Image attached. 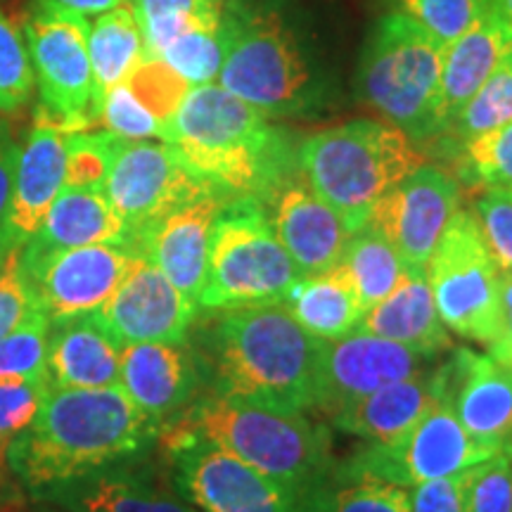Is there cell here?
<instances>
[{
	"label": "cell",
	"instance_id": "obj_32",
	"mask_svg": "<svg viewBox=\"0 0 512 512\" xmlns=\"http://www.w3.org/2000/svg\"><path fill=\"white\" fill-rule=\"evenodd\" d=\"M228 50V22L197 24L171 38L155 57L169 64L190 86L216 83Z\"/></svg>",
	"mask_w": 512,
	"mask_h": 512
},
{
	"label": "cell",
	"instance_id": "obj_26",
	"mask_svg": "<svg viewBox=\"0 0 512 512\" xmlns=\"http://www.w3.org/2000/svg\"><path fill=\"white\" fill-rule=\"evenodd\" d=\"M437 399V375L422 368L411 377L384 384L375 392L361 396L332 415V420L342 432L366 439L370 444L392 446L418 425V420Z\"/></svg>",
	"mask_w": 512,
	"mask_h": 512
},
{
	"label": "cell",
	"instance_id": "obj_22",
	"mask_svg": "<svg viewBox=\"0 0 512 512\" xmlns=\"http://www.w3.org/2000/svg\"><path fill=\"white\" fill-rule=\"evenodd\" d=\"M119 389L159 425L181 411L195 394V358L183 342L124 344Z\"/></svg>",
	"mask_w": 512,
	"mask_h": 512
},
{
	"label": "cell",
	"instance_id": "obj_16",
	"mask_svg": "<svg viewBox=\"0 0 512 512\" xmlns=\"http://www.w3.org/2000/svg\"><path fill=\"white\" fill-rule=\"evenodd\" d=\"M425 361L418 351L363 330L323 342L313 408L335 415L384 384L415 375Z\"/></svg>",
	"mask_w": 512,
	"mask_h": 512
},
{
	"label": "cell",
	"instance_id": "obj_27",
	"mask_svg": "<svg viewBox=\"0 0 512 512\" xmlns=\"http://www.w3.org/2000/svg\"><path fill=\"white\" fill-rule=\"evenodd\" d=\"M358 330L403 344L427 358L451 347L425 271H408L389 297L363 313Z\"/></svg>",
	"mask_w": 512,
	"mask_h": 512
},
{
	"label": "cell",
	"instance_id": "obj_31",
	"mask_svg": "<svg viewBox=\"0 0 512 512\" xmlns=\"http://www.w3.org/2000/svg\"><path fill=\"white\" fill-rule=\"evenodd\" d=\"M339 266L347 271L358 294V302L366 311L389 297L411 271L403 264L392 242L370 226H363L351 235Z\"/></svg>",
	"mask_w": 512,
	"mask_h": 512
},
{
	"label": "cell",
	"instance_id": "obj_53",
	"mask_svg": "<svg viewBox=\"0 0 512 512\" xmlns=\"http://www.w3.org/2000/svg\"><path fill=\"white\" fill-rule=\"evenodd\" d=\"M3 460H5V448H0V489H3Z\"/></svg>",
	"mask_w": 512,
	"mask_h": 512
},
{
	"label": "cell",
	"instance_id": "obj_17",
	"mask_svg": "<svg viewBox=\"0 0 512 512\" xmlns=\"http://www.w3.org/2000/svg\"><path fill=\"white\" fill-rule=\"evenodd\" d=\"M275 238L292 256L302 275L328 273L339 266L354 230L323 202L302 171L287 178L261 202Z\"/></svg>",
	"mask_w": 512,
	"mask_h": 512
},
{
	"label": "cell",
	"instance_id": "obj_1",
	"mask_svg": "<svg viewBox=\"0 0 512 512\" xmlns=\"http://www.w3.org/2000/svg\"><path fill=\"white\" fill-rule=\"evenodd\" d=\"M150 420L119 387L57 389L5 448V463L36 498L102 472L155 439Z\"/></svg>",
	"mask_w": 512,
	"mask_h": 512
},
{
	"label": "cell",
	"instance_id": "obj_37",
	"mask_svg": "<svg viewBox=\"0 0 512 512\" xmlns=\"http://www.w3.org/2000/svg\"><path fill=\"white\" fill-rule=\"evenodd\" d=\"M460 174L472 185L512 190V121L460 145Z\"/></svg>",
	"mask_w": 512,
	"mask_h": 512
},
{
	"label": "cell",
	"instance_id": "obj_29",
	"mask_svg": "<svg viewBox=\"0 0 512 512\" xmlns=\"http://www.w3.org/2000/svg\"><path fill=\"white\" fill-rule=\"evenodd\" d=\"M72 512H200L169 491L126 472H95L46 496Z\"/></svg>",
	"mask_w": 512,
	"mask_h": 512
},
{
	"label": "cell",
	"instance_id": "obj_52",
	"mask_svg": "<svg viewBox=\"0 0 512 512\" xmlns=\"http://www.w3.org/2000/svg\"><path fill=\"white\" fill-rule=\"evenodd\" d=\"M498 15L503 17V22L508 24V29L512 31V0H494Z\"/></svg>",
	"mask_w": 512,
	"mask_h": 512
},
{
	"label": "cell",
	"instance_id": "obj_15",
	"mask_svg": "<svg viewBox=\"0 0 512 512\" xmlns=\"http://www.w3.org/2000/svg\"><path fill=\"white\" fill-rule=\"evenodd\" d=\"M458 209L460 183L439 166L422 164L375 204L366 226L392 242L411 271H425Z\"/></svg>",
	"mask_w": 512,
	"mask_h": 512
},
{
	"label": "cell",
	"instance_id": "obj_20",
	"mask_svg": "<svg viewBox=\"0 0 512 512\" xmlns=\"http://www.w3.org/2000/svg\"><path fill=\"white\" fill-rule=\"evenodd\" d=\"M439 394L451 403L470 437L494 448H512V368L489 354L456 349L434 370Z\"/></svg>",
	"mask_w": 512,
	"mask_h": 512
},
{
	"label": "cell",
	"instance_id": "obj_41",
	"mask_svg": "<svg viewBox=\"0 0 512 512\" xmlns=\"http://www.w3.org/2000/svg\"><path fill=\"white\" fill-rule=\"evenodd\" d=\"M98 124L124 140H164V124L136 98L126 81L105 93L100 102Z\"/></svg>",
	"mask_w": 512,
	"mask_h": 512
},
{
	"label": "cell",
	"instance_id": "obj_48",
	"mask_svg": "<svg viewBox=\"0 0 512 512\" xmlns=\"http://www.w3.org/2000/svg\"><path fill=\"white\" fill-rule=\"evenodd\" d=\"M486 347H489V356L512 368V271L501 273L496 332Z\"/></svg>",
	"mask_w": 512,
	"mask_h": 512
},
{
	"label": "cell",
	"instance_id": "obj_44",
	"mask_svg": "<svg viewBox=\"0 0 512 512\" xmlns=\"http://www.w3.org/2000/svg\"><path fill=\"white\" fill-rule=\"evenodd\" d=\"M50 389L53 384L48 377L0 380V448H8L10 441L36 420Z\"/></svg>",
	"mask_w": 512,
	"mask_h": 512
},
{
	"label": "cell",
	"instance_id": "obj_30",
	"mask_svg": "<svg viewBox=\"0 0 512 512\" xmlns=\"http://www.w3.org/2000/svg\"><path fill=\"white\" fill-rule=\"evenodd\" d=\"M88 55H91L95 100L100 102L110 88L117 86L143 62L145 38L131 3L102 12L88 31Z\"/></svg>",
	"mask_w": 512,
	"mask_h": 512
},
{
	"label": "cell",
	"instance_id": "obj_6",
	"mask_svg": "<svg viewBox=\"0 0 512 512\" xmlns=\"http://www.w3.org/2000/svg\"><path fill=\"white\" fill-rule=\"evenodd\" d=\"M444 48L403 12L384 15L358 64L356 86L370 110L413 143L439 136L437 100Z\"/></svg>",
	"mask_w": 512,
	"mask_h": 512
},
{
	"label": "cell",
	"instance_id": "obj_14",
	"mask_svg": "<svg viewBox=\"0 0 512 512\" xmlns=\"http://www.w3.org/2000/svg\"><path fill=\"white\" fill-rule=\"evenodd\" d=\"M138 254L126 245L74 247L38 259H22L36 306L50 323L98 313L117 292Z\"/></svg>",
	"mask_w": 512,
	"mask_h": 512
},
{
	"label": "cell",
	"instance_id": "obj_5",
	"mask_svg": "<svg viewBox=\"0 0 512 512\" xmlns=\"http://www.w3.org/2000/svg\"><path fill=\"white\" fill-rule=\"evenodd\" d=\"M425 157L406 133L375 119H356L318 131L297 145V166L323 202L361 230L377 202Z\"/></svg>",
	"mask_w": 512,
	"mask_h": 512
},
{
	"label": "cell",
	"instance_id": "obj_42",
	"mask_svg": "<svg viewBox=\"0 0 512 512\" xmlns=\"http://www.w3.org/2000/svg\"><path fill=\"white\" fill-rule=\"evenodd\" d=\"M472 216L501 273L512 271V190L486 188L472 207Z\"/></svg>",
	"mask_w": 512,
	"mask_h": 512
},
{
	"label": "cell",
	"instance_id": "obj_19",
	"mask_svg": "<svg viewBox=\"0 0 512 512\" xmlns=\"http://www.w3.org/2000/svg\"><path fill=\"white\" fill-rule=\"evenodd\" d=\"M235 197L214 190L197 197L136 235L131 249L155 264L192 302L200 299L214 226L223 207Z\"/></svg>",
	"mask_w": 512,
	"mask_h": 512
},
{
	"label": "cell",
	"instance_id": "obj_35",
	"mask_svg": "<svg viewBox=\"0 0 512 512\" xmlns=\"http://www.w3.org/2000/svg\"><path fill=\"white\" fill-rule=\"evenodd\" d=\"M491 8L494 0H396V10L418 24L441 48L467 34Z\"/></svg>",
	"mask_w": 512,
	"mask_h": 512
},
{
	"label": "cell",
	"instance_id": "obj_43",
	"mask_svg": "<svg viewBox=\"0 0 512 512\" xmlns=\"http://www.w3.org/2000/svg\"><path fill=\"white\" fill-rule=\"evenodd\" d=\"M467 510L512 512V448L467 470Z\"/></svg>",
	"mask_w": 512,
	"mask_h": 512
},
{
	"label": "cell",
	"instance_id": "obj_9",
	"mask_svg": "<svg viewBox=\"0 0 512 512\" xmlns=\"http://www.w3.org/2000/svg\"><path fill=\"white\" fill-rule=\"evenodd\" d=\"M425 273L446 328L489 344L496 332L501 268L491 259L470 209L453 214Z\"/></svg>",
	"mask_w": 512,
	"mask_h": 512
},
{
	"label": "cell",
	"instance_id": "obj_7",
	"mask_svg": "<svg viewBox=\"0 0 512 512\" xmlns=\"http://www.w3.org/2000/svg\"><path fill=\"white\" fill-rule=\"evenodd\" d=\"M226 22L228 50L216 83L268 119L313 110L318 81L283 19L273 12H226Z\"/></svg>",
	"mask_w": 512,
	"mask_h": 512
},
{
	"label": "cell",
	"instance_id": "obj_8",
	"mask_svg": "<svg viewBox=\"0 0 512 512\" xmlns=\"http://www.w3.org/2000/svg\"><path fill=\"white\" fill-rule=\"evenodd\" d=\"M304 278L275 238L264 207L254 197H235L216 219L207 278L197 299L204 309L280 302Z\"/></svg>",
	"mask_w": 512,
	"mask_h": 512
},
{
	"label": "cell",
	"instance_id": "obj_2",
	"mask_svg": "<svg viewBox=\"0 0 512 512\" xmlns=\"http://www.w3.org/2000/svg\"><path fill=\"white\" fill-rule=\"evenodd\" d=\"M195 176L230 197L264 202L299 171L290 133L219 83L192 86L164 140Z\"/></svg>",
	"mask_w": 512,
	"mask_h": 512
},
{
	"label": "cell",
	"instance_id": "obj_39",
	"mask_svg": "<svg viewBox=\"0 0 512 512\" xmlns=\"http://www.w3.org/2000/svg\"><path fill=\"white\" fill-rule=\"evenodd\" d=\"M34 83L27 43L0 10V112H17L27 105Z\"/></svg>",
	"mask_w": 512,
	"mask_h": 512
},
{
	"label": "cell",
	"instance_id": "obj_25",
	"mask_svg": "<svg viewBox=\"0 0 512 512\" xmlns=\"http://www.w3.org/2000/svg\"><path fill=\"white\" fill-rule=\"evenodd\" d=\"M512 48V31L498 15L496 3L467 34L444 48L437 100L439 136L446 133L448 124L463 110L465 102L479 91L489 79L505 53Z\"/></svg>",
	"mask_w": 512,
	"mask_h": 512
},
{
	"label": "cell",
	"instance_id": "obj_21",
	"mask_svg": "<svg viewBox=\"0 0 512 512\" xmlns=\"http://www.w3.org/2000/svg\"><path fill=\"white\" fill-rule=\"evenodd\" d=\"M69 133V128L41 110L15 159L12 202L5 228L22 245L36 233L48 207L64 188Z\"/></svg>",
	"mask_w": 512,
	"mask_h": 512
},
{
	"label": "cell",
	"instance_id": "obj_49",
	"mask_svg": "<svg viewBox=\"0 0 512 512\" xmlns=\"http://www.w3.org/2000/svg\"><path fill=\"white\" fill-rule=\"evenodd\" d=\"M41 10L69 12V15L79 17H98L102 12L124 5L128 0H36Z\"/></svg>",
	"mask_w": 512,
	"mask_h": 512
},
{
	"label": "cell",
	"instance_id": "obj_33",
	"mask_svg": "<svg viewBox=\"0 0 512 512\" xmlns=\"http://www.w3.org/2000/svg\"><path fill=\"white\" fill-rule=\"evenodd\" d=\"M145 38V55L155 57L171 38L197 24L221 22L223 0H128Z\"/></svg>",
	"mask_w": 512,
	"mask_h": 512
},
{
	"label": "cell",
	"instance_id": "obj_36",
	"mask_svg": "<svg viewBox=\"0 0 512 512\" xmlns=\"http://www.w3.org/2000/svg\"><path fill=\"white\" fill-rule=\"evenodd\" d=\"M48 332V316L36 309L15 330L0 337V380L48 377Z\"/></svg>",
	"mask_w": 512,
	"mask_h": 512
},
{
	"label": "cell",
	"instance_id": "obj_4",
	"mask_svg": "<svg viewBox=\"0 0 512 512\" xmlns=\"http://www.w3.org/2000/svg\"><path fill=\"white\" fill-rule=\"evenodd\" d=\"M169 432L211 441L285 486L302 503L328 470V437L304 413H285L211 394L169 425Z\"/></svg>",
	"mask_w": 512,
	"mask_h": 512
},
{
	"label": "cell",
	"instance_id": "obj_50",
	"mask_svg": "<svg viewBox=\"0 0 512 512\" xmlns=\"http://www.w3.org/2000/svg\"><path fill=\"white\" fill-rule=\"evenodd\" d=\"M12 176H15V159L0 140V228H5L12 202Z\"/></svg>",
	"mask_w": 512,
	"mask_h": 512
},
{
	"label": "cell",
	"instance_id": "obj_46",
	"mask_svg": "<svg viewBox=\"0 0 512 512\" xmlns=\"http://www.w3.org/2000/svg\"><path fill=\"white\" fill-rule=\"evenodd\" d=\"M38 309L27 275L22 271V249L0 275V337L15 330L29 313Z\"/></svg>",
	"mask_w": 512,
	"mask_h": 512
},
{
	"label": "cell",
	"instance_id": "obj_11",
	"mask_svg": "<svg viewBox=\"0 0 512 512\" xmlns=\"http://www.w3.org/2000/svg\"><path fill=\"white\" fill-rule=\"evenodd\" d=\"M505 448L486 446L458 420L444 396L418 420V425L392 446L370 444L349 460L342 475L347 479H382L399 486H415L427 479L451 477L494 458Z\"/></svg>",
	"mask_w": 512,
	"mask_h": 512
},
{
	"label": "cell",
	"instance_id": "obj_13",
	"mask_svg": "<svg viewBox=\"0 0 512 512\" xmlns=\"http://www.w3.org/2000/svg\"><path fill=\"white\" fill-rule=\"evenodd\" d=\"M214 190L219 188L192 174L169 145L150 140H119L105 178L107 200L131 235L128 247L162 216Z\"/></svg>",
	"mask_w": 512,
	"mask_h": 512
},
{
	"label": "cell",
	"instance_id": "obj_23",
	"mask_svg": "<svg viewBox=\"0 0 512 512\" xmlns=\"http://www.w3.org/2000/svg\"><path fill=\"white\" fill-rule=\"evenodd\" d=\"M121 344L100 313L50 323L48 380L57 389L119 387Z\"/></svg>",
	"mask_w": 512,
	"mask_h": 512
},
{
	"label": "cell",
	"instance_id": "obj_51",
	"mask_svg": "<svg viewBox=\"0 0 512 512\" xmlns=\"http://www.w3.org/2000/svg\"><path fill=\"white\" fill-rule=\"evenodd\" d=\"M22 249V242H17L12 235L8 233V228H0V275H3L5 268L12 259H15V254Z\"/></svg>",
	"mask_w": 512,
	"mask_h": 512
},
{
	"label": "cell",
	"instance_id": "obj_24",
	"mask_svg": "<svg viewBox=\"0 0 512 512\" xmlns=\"http://www.w3.org/2000/svg\"><path fill=\"white\" fill-rule=\"evenodd\" d=\"M131 242L126 223L107 200L105 190L64 185L50 204L41 226L22 245V259H38L62 249Z\"/></svg>",
	"mask_w": 512,
	"mask_h": 512
},
{
	"label": "cell",
	"instance_id": "obj_38",
	"mask_svg": "<svg viewBox=\"0 0 512 512\" xmlns=\"http://www.w3.org/2000/svg\"><path fill=\"white\" fill-rule=\"evenodd\" d=\"M128 83L136 98L164 124H169L185 95L190 91V83L183 81L169 64L159 60V57H143V62L128 74Z\"/></svg>",
	"mask_w": 512,
	"mask_h": 512
},
{
	"label": "cell",
	"instance_id": "obj_12",
	"mask_svg": "<svg viewBox=\"0 0 512 512\" xmlns=\"http://www.w3.org/2000/svg\"><path fill=\"white\" fill-rule=\"evenodd\" d=\"M164 444L178 491L200 512H304L285 486L226 448L169 430Z\"/></svg>",
	"mask_w": 512,
	"mask_h": 512
},
{
	"label": "cell",
	"instance_id": "obj_18",
	"mask_svg": "<svg viewBox=\"0 0 512 512\" xmlns=\"http://www.w3.org/2000/svg\"><path fill=\"white\" fill-rule=\"evenodd\" d=\"M197 302L178 290L155 264L138 256L117 292L98 311L119 344L183 342Z\"/></svg>",
	"mask_w": 512,
	"mask_h": 512
},
{
	"label": "cell",
	"instance_id": "obj_34",
	"mask_svg": "<svg viewBox=\"0 0 512 512\" xmlns=\"http://www.w3.org/2000/svg\"><path fill=\"white\" fill-rule=\"evenodd\" d=\"M512 121V48L446 128L458 147Z\"/></svg>",
	"mask_w": 512,
	"mask_h": 512
},
{
	"label": "cell",
	"instance_id": "obj_45",
	"mask_svg": "<svg viewBox=\"0 0 512 512\" xmlns=\"http://www.w3.org/2000/svg\"><path fill=\"white\" fill-rule=\"evenodd\" d=\"M320 512H411L406 486L382 482V479H349Z\"/></svg>",
	"mask_w": 512,
	"mask_h": 512
},
{
	"label": "cell",
	"instance_id": "obj_10",
	"mask_svg": "<svg viewBox=\"0 0 512 512\" xmlns=\"http://www.w3.org/2000/svg\"><path fill=\"white\" fill-rule=\"evenodd\" d=\"M88 31V17L41 8L24 27V43L43 102L41 110L69 131H91L100 117Z\"/></svg>",
	"mask_w": 512,
	"mask_h": 512
},
{
	"label": "cell",
	"instance_id": "obj_40",
	"mask_svg": "<svg viewBox=\"0 0 512 512\" xmlns=\"http://www.w3.org/2000/svg\"><path fill=\"white\" fill-rule=\"evenodd\" d=\"M119 140L114 133L102 131H72L67 138V178L64 185L105 190V178L110 171L114 150Z\"/></svg>",
	"mask_w": 512,
	"mask_h": 512
},
{
	"label": "cell",
	"instance_id": "obj_28",
	"mask_svg": "<svg viewBox=\"0 0 512 512\" xmlns=\"http://www.w3.org/2000/svg\"><path fill=\"white\" fill-rule=\"evenodd\" d=\"M280 304L309 335L323 342L356 332L366 313L358 302L354 283L342 266H335L328 273L299 278L280 299Z\"/></svg>",
	"mask_w": 512,
	"mask_h": 512
},
{
	"label": "cell",
	"instance_id": "obj_47",
	"mask_svg": "<svg viewBox=\"0 0 512 512\" xmlns=\"http://www.w3.org/2000/svg\"><path fill=\"white\" fill-rule=\"evenodd\" d=\"M411 512H470L467 510V470L460 475L427 479L411 486Z\"/></svg>",
	"mask_w": 512,
	"mask_h": 512
},
{
	"label": "cell",
	"instance_id": "obj_3",
	"mask_svg": "<svg viewBox=\"0 0 512 512\" xmlns=\"http://www.w3.org/2000/svg\"><path fill=\"white\" fill-rule=\"evenodd\" d=\"M216 328V394L285 413L313 408L323 339L280 302L223 309Z\"/></svg>",
	"mask_w": 512,
	"mask_h": 512
}]
</instances>
